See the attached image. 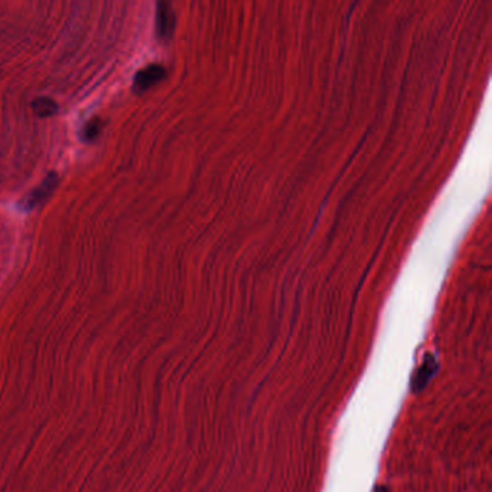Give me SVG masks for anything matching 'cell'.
<instances>
[{
    "mask_svg": "<svg viewBox=\"0 0 492 492\" xmlns=\"http://www.w3.org/2000/svg\"><path fill=\"white\" fill-rule=\"evenodd\" d=\"M60 178L55 172H51L37 188H33L28 195H25L19 202H18V210L22 212H29L32 210H35L39 207L41 203H44L49 195L55 191L58 186Z\"/></svg>",
    "mask_w": 492,
    "mask_h": 492,
    "instance_id": "6da1fadb",
    "label": "cell"
},
{
    "mask_svg": "<svg viewBox=\"0 0 492 492\" xmlns=\"http://www.w3.org/2000/svg\"><path fill=\"white\" fill-rule=\"evenodd\" d=\"M166 75V70L162 65L152 64L147 65L143 70H140L138 74L134 75L133 80V90L136 93H143L149 90L150 87H154L155 84L162 81Z\"/></svg>",
    "mask_w": 492,
    "mask_h": 492,
    "instance_id": "7a4b0ae2",
    "label": "cell"
},
{
    "mask_svg": "<svg viewBox=\"0 0 492 492\" xmlns=\"http://www.w3.org/2000/svg\"><path fill=\"white\" fill-rule=\"evenodd\" d=\"M175 29V13L171 3L159 2L156 8V32L161 39H169Z\"/></svg>",
    "mask_w": 492,
    "mask_h": 492,
    "instance_id": "3957f363",
    "label": "cell"
},
{
    "mask_svg": "<svg viewBox=\"0 0 492 492\" xmlns=\"http://www.w3.org/2000/svg\"><path fill=\"white\" fill-rule=\"evenodd\" d=\"M33 111L37 113L39 117H51L58 111V104L57 101L49 97H38L37 100H33L32 103Z\"/></svg>",
    "mask_w": 492,
    "mask_h": 492,
    "instance_id": "277c9868",
    "label": "cell"
},
{
    "mask_svg": "<svg viewBox=\"0 0 492 492\" xmlns=\"http://www.w3.org/2000/svg\"><path fill=\"white\" fill-rule=\"evenodd\" d=\"M101 126H103V125H101V120L98 117L91 118V120L89 123H86V126L82 127V131H81L82 140H86V142L94 140L98 136L100 130H101Z\"/></svg>",
    "mask_w": 492,
    "mask_h": 492,
    "instance_id": "5b68a950",
    "label": "cell"
}]
</instances>
